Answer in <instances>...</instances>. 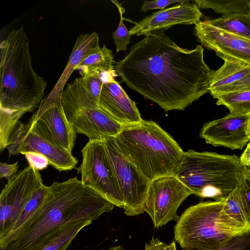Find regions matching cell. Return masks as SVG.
<instances>
[{
	"mask_svg": "<svg viewBox=\"0 0 250 250\" xmlns=\"http://www.w3.org/2000/svg\"><path fill=\"white\" fill-rule=\"evenodd\" d=\"M204 48H183L163 31L145 36L116 62L115 70L128 87L166 112L184 110L209 92L215 70L204 59Z\"/></svg>",
	"mask_w": 250,
	"mask_h": 250,
	"instance_id": "obj_1",
	"label": "cell"
},
{
	"mask_svg": "<svg viewBox=\"0 0 250 250\" xmlns=\"http://www.w3.org/2000/svg\"><path fill=\"white\" fill-rule=\"evenodd\" d=\"M114 206L77 177L47 187L42 202L0 250H66L78 233Z\"/></svg>",
	"mask_w": 250,
	"mask_h": 250,
	"instance_id": "obj_2",
	"label": "cell"
},
{
	"mask_svg": "<svg viewBox=\"0 0 250 250\" xmlns=\"http://www.w3.org/2000/svg\"><path fill=\"white\" fill-rule=\"evenodd\" d=\"M30 41L23 26L11 31L0 44V149L27 112L37 109L46 97L47 83L34 71Z\"/></svg>",
	"mask_w": 250,
	"mask_h": 250,
	"instance_id": "obj_3",
	"label": "cell"
},
{
	"mask_svg": "<svg viewBox=\"0 0 250 250\" xmlns=\"http://www.w3.org/2000/svg\"><path fill=\"white\" fill-rule=\"evenodd\" d=\"M121 152L150 182L174 175L184 151L157 123L143 120L124 126L115 137Z\"/></svg>",
	"mask_w": 250,
	"mask_h": 250,
	"instance_id": "obj_4",
	"label": "cell"
},
{
	"mask_svg": "<svg viewBox=\"0 0 250 250\" xmlns=\"http://www.w3.org/2000/svg\"><path fill=\"white\" fill-rule=\"evenodd\" d=\"M245 173L236 155L214 152H185L175 176L193 194L223 202Z\"/></svg>",
	"mask_w": 250,
	"mask_h": 250,
	"instance_id": "obj_5",
	"label": "cell"
},
{
	"mask_svg": "<svg viewBox=\"0 0 250 250\" xmlns=\"http://www.w3.org/2000/svg\"><path fill=\"white\" fill-rule=\"evenodd\" d=\"M224 202L206 201L187 208L174 227V239L184 249L216 250L250 229L227 216Z\"/></svg>",
	"mask_w": 250,
	"mask_h": 250,
	"instance_id": "obj_6",
	"label": "cell"
},
{
	"mask_svg": "<svg viewBox=\"0 0 250 250\" xmlns=\"http://www.w3.org/2000/svg\"><path fill=\"white\" fill-rule=\"evenodd\" d=\"M102 140L123 201L124 214L143 213L150 181L121 152L114 137Z\"/></svg>",
	"mask_w": 250,
	"mask_h": 250,
	"instance_id": "obj_7",
	"label": "cell"
},
{
	"mask_svg": "<svg viewBox=\"0 0 250 250\" xmlns=\"http://www.w3.org/2000/svg\"><path fill=\"white\" fill-rule=\"evenodd\" d=\"M81 152L83 160L78 171L83 184L114 206L123 208V201L103 140H89Z\"/></svg>",
	"mask_w": 250,
	"mask_h": 250,
	"instance_id": "obj_8",
	"label": "cell"
},
{
	"mask_svg": "<svg viewBox=\"0 0 250 250\" xmlns=\"http://www.w3.org/2000/svg\"><path fill=\"white\" fill-rule=\"evenodd\" d=\"M7 179L0 195V238L9 232L26 204L43 185L39 170L29 165Z\"/></svg>",
	"mask_w": 250,
	"mask_h": 250,
	"instance_id": "obj_9",
	"label": "cell"
},
{
	"mask_svg": "<svg viewBox=\"0 0 250 250\" xmlns=\"http://www.w3.org/2000/svg\"><path fill=\"white\" fill-rule=\"evenodd\" d=\"M191 194L189 189L175 176H165L150 182L144 211L150 217L155 228L177 221L178 208Z\"/></svg>",
	"mask_w": 250,
	"mask_h": 250,
	"instance_id": "obj_10",
	"label": "cell"
},
{
	"mask_svg": "<svg viewBox=\"0 0 250 250\" xmlns=\"http://www.w3.org/2000/svg\"><path fill=\"white\" fill-rule=\"evenodd\" d=\"M26 124L34 133L72 153L77 133L65 114L61 101L48 105L41 104Z\"/></svg>",
	"mask_w": 250,
	"mask_h": 250,
	"instance_id": "obj_11",
	"label": "cell"
},
{
	"mask_svg": "<svg viewBox=\"0 0 250 250\" xmlns=\"http://www.w3.org/2000/svg\"><path fill=\"white\" fill-rule=\"evenodd\" d=\"M7 148L10 156L27 152L41 154L46 157L51 166L59 171L72 170L78 163L72 153L49 143L20 121L9 138Z\"/></svg>",
	"mask_w": 250,
	"mask_h": 250,
	"instance_id": "obj_12",
	"label": "cell"
},
{
	"mask_svg": "<svg viewBox=\"0 0 250 250\" xmlns=\"http://www.w3.org/2000/svg\"><path fill=\"white\" fill-rule=\"evenodd\" d=\"M250 115L226 116L204 125L200 136L207 144L231 150L242 149L250 141L249 129Z\"/></svg>",
	"mask_w": 250,
	"mask_h": 250,
	"instance_id": "obj_13",
	"label": "cell"
},
{
	"mask_svg": "<svg viewBox=\"0 0 250 250\" xmlns=\"http://www.w3.org/2000/svg\"><path fill=\"white\" fill-rule=\"evenodd\" d=\"M194 35L202 45L222 59L236 60L250 64V40L214 27L206 20L195 24Z\"/></svg>",
	"mask_w": 250,
	"mask_h": 250,
	"instance_id": "obj_14",
	"label": "cell"
},
{
	"mask_svg": "<svg viewBox=\"0 0 250 250\" xmlns=\"http://www.w3.org/2000/svg\"><path fill=\"white\" fill-rule=\"evenodd\" d=\"M202 15L196 4L188 0L153 13L135 22L129 32L131 35L146 36L176 24H195L200 21Z\"/></svg>",
	"mask_w": 250,
	"mask_h": 250,
	"instance_id": "obj_15",
	"label": "cell"
},
{
	"mask_svg": "<svg viewBox=\"0 0 250 250\" xmlns=\"http://www.w3.org/2000/svg\"><path fill=\"white\" fill-rule=\"evenodd\" d=\"M99 107L124 126L138 124L143 120L135 103L115 79L104 83Z\"/></svg>",
	"mask_w": 250,
	"mask_h": 250,
	"instance_id": "obj_16",
	"label": "cell"
},
{
	"mask_svg": "<svg viewBox=\"0 0 250 250\" xmlns=\"http://www.w3.org/2000/svg\"><path fill=\"white\" fill-rule=\"evenodd\" d=\"M68 120L76 133L85 135L89 140H101L105 137H115L124 127L99 106L80 109Z\"/></svg>",
	"mask_w": 250,
	"mask_h": 250,
	"instance_id": "obj_17",
	"label": "cell"
},
{
	"mask_svg": "<svg viewBox=\"0 0 250 250\" xmlns=\"http://www.w3.org/2000/svg\"><path fill=\"white\" fill-rule=\"evenodd\" d=\"M100 48L99 36L96 32L79 36L61 76L41 104L48 105L61 101L64 86L73 72L85 58Z\"/></svg>",
	"mask_w": 250,
	"mask_h": 250,
	"instance_id": "obj_18",
	"label": "cell"
},
{
	"mask_svg": "<svg viewBox=\"0 0 250 250\" xmlns=\"http://www.w3.org/2000/svg\"><path fill=\"white\" fill-rule=\"evenodd\" d=\"M223 65L213 74L209 86L211 94L250 73V64L236 60L223 58Z\"/></svg>",
	"mask_w": 250,
	"mask_h": 250,
	"instance_id": "obj_19",
	"label": "cell"
},
{
	"mask_svg": "<svg viewBox=\"0 0 250 250\" xmlns=\"http://www.w3.org/2000/svg\"><path fill=\"white\" fill-rule=\"evenodd\" d=\"M114 56L105 45L89 55L77 67L81 77L98 76L103 79L104 75L115 70Z\"/></svg>",
	"mask_w": 250,
	"mask_h": 250,
	"instance_id": "obj_20",
	"label": "cell"
},
{
	"mask_svg": "<svg viewBox=\"0 0 250 250\" xmlns=\"http://www.w3.org/2000/svg\"><path fill=\"white\" fill-rule=\"evenodd\" d=\"M244 174L235 188L223 201V210L229 217L250 229L244 195Z\"/></svg>",
	"mask_w": 250,
	"mask_h": 250,
	"instance_id": "obj_21",
	"label": "cell"
},
{
	"mask_svg": "<svg viewBox=\"0 0 250 250\" xmlns=\"http://www.w3.org/2000/svg\"><path fill=\"white\" fill-rule=\"evenodd\" d=\"M209 24L229 33L250 40V15L233 14L206 20Z\"/></svg>",
	"mask_w": 250,
	"mask_h": 250,
	"instance_id": "obj_22",
	"label": "cell"
},
{
	"mask_svg": "<svg viewBox=\"0 0 250 250\" xmlns=\"http://www.w3.org/2000/svg\"><path fill=\"white\" fill-rule=\"evenodd\" d=\"M199 8L212 9L223 15L250 14V0H194Z\"/></svg>",
	"mask_w": 250,
	"mask_h": 250,
	"instance_id": "obj_23",
	"label": "cell"
},
{
	"mask_svg": "<svg viewBox=\"0 0 250 250\" xmlns=\"http://www.w3.org/2000/svg\"><path fill=\"white\" fill-rule=\"evenodd\" d=\"M216 104L226 106L230 113L236 115H250V91L229 92L215 97Z\"/></svg>",
	"mask_w": 250,
	"mask_h": 250,
	"instance_id": "obj_24",
	"label": "cell"
},
{
	"mask_svg": "<svg viewBox=\"0 0 250 250\" xmlns=\"http://www.w3.org/2000/svg\"><path fill=\"white\" fill-rule=\"evenodd\" d=\"M117 7L120 14V21L117 29L112 33V36L116 46L117 52L127 49V45L130 43L131 34L125 25L123 21L124 9L116 0H111Z\"/></svg>",
	"mask_w": 250,
	"mask_h": 250,
	"instance_id": "obj_25",
	"label": "cell"
},
{
	"mask_svg": "<svg viewBox=\"0 0 250 250\" xmlns=\"http://www.w3.org/2000/svg\"><path fill=\"white\" fill-rule=\"evenodd\" d=\"M81 83L86 91L98 103L104 81L98 76H91L85 78L81 77Z\"/></svg>",
	"mask_w": 250,
	"mask_h": 250,
	"instance_id": "obj_26",
	"label": "cell"
},
{
	"mask_svg": "<svg viewBox=\"0 0 250 250\" xmlns=\"http://www.w3.org/2000/svg\"><path fill=\"white\" fill-rule=\"evenodd\" d=\"M242 91H250V73L242 79L221 88L211 95L215 98L217 96L222 94Z\"/></svg>",
	"mask_w": 250,
	"mask_h": 250,
	"instance_id": "obj_27",
	"label": "cell"
},
{
	"mask_svg": "<svg viewBox=\"0 0 250 250\" xmlns=\"http://www.w3.org/2000/svg\"><path fill=\"white\" fill-rule=\"evenodd\" d=\"M248 234L236 237L223 247L213 250H244L249 242ZM182 250H210L198 249H184Z\"/></svg>",
	"mask_w": 250,
	"mask_h": 250,
	"instance_id": "obj_28",
	"label": "cell"
},
{
	"mask_svg": "<svg viewBox=\"0 0 250 250\" xmlns=\"http://www.w3.org/2000/svg\"><path fill=\"white\" fill-rule=\"evenodd\" d=\"M26 159L28 164L38 170L46 168L49 165L46 157L39 153L35 152H27L22 154Z\"/></svg>",
	"mask_w": 250,
	"mask_h": 250,
	"instance_id": "obj_29",
	"label": "cell"
},
{
	"mask_svg": "<svg viewBox=\"0 0 250 250\" xmlns=\"http://www.w3.org/2000/svg\"><path fill=\"white\" fill-rule=\"evenodd\" d=\"M188 0H156L153 1H145L141 8V11L146 12L149 10L164 8L171 4L175 3H183Z\"/></svg>",
	"mask_w": 250,
	"mask_h": 250,
	"instance_id": "obj_30",
	"label": "cell"
},
{
	"mask_svg": "<svg viewBox=\"0 0 250 250\" xmlns=\"http://www.w3.org/2000/svg\"><path fill=\"white\" fill-rule=\"evenodd\" d=\"M19 164L18 162L12 164L4 163H0V178H8L16 174L18 171Z\"/></svg>",
	"mask_w": 250,
	"mask_h": 250,
	"instance_id": "obj_31",
	"label": "cell"
},
{
	"mask_svg": "<svg viewBox=\"0 0 250 250\" xmlns=\"http://www.w3.org/2000/svg\"><path fill=\"white\" fill-rule=\"evenodd\" d=\"M244 195L250 222V168L245 167Z\"/></svg>",
	"mask_w": 250,
	"mask_h": 250,
	"instance_id": "obj_32",
	"label": "cell"
},
{
	"mask_svg": "<svg viewBox=\"0 0 250 250\" xmlns=\"http://www.w3.org/2000/svg\"><path fill=\"white\" fill-rule=\"evenodd\" d=\"M167 246L158 238H152L148 244H146L145 250H166Z\"/></svg>",
	"mask_w": 250,
	"mask_h": 250,
	"instance_id": "obj_33",
	"label": "cell"
},
{
	"mask_svg": "<svg viewBox=\"0 0 250 250\" xmlns=\"http://www.w3.org/2000/svg\"><path fill=\"white\" fill-rule=\"evenodd\" d=\"M240 160L244 167L250 168V142L247 145L246 148L240 157Z\"/></svg>",
	"mask_w": 250,
	"mask_h": 250,
	"instance_id": "obj_34",
	"label": "cell"
},
{
	"mask_svg": "<svg viewBox=\"0 0 250 250\" xmlns=\"http://www.w3.org/2000/svg\"><path fill=\"white\" fill-rule=\"evenodd\" d=\"M166 250H177L175 242L174 241H172L169 245H168Z\"/></svg>",
	"mask_w": 250,
	"mask_h": 250,
	"instance_id": "obj_35",
	"label": "cell"
},
{
	"mask_svg": "<svg viewBox=\"0 0 250 250\" xmlns=\"http://www.w3.org/2000/svg\"><path fill=\"white\" fill-rule=\"evenodd\" d=\"M107 250H125L121 246H113Z\"/></svg>",
	"mask_w": 250,
	"mask_h": 250,
	"instance_id": "obj_36",
	"label": "cell"
},
{
	"mask_svg": "<svg viewBox=\"0 0 250 250\" xmlns=\"http://www.w3.org/2000/svg\"><path fill=\"white\" fill-rule=\"evenodd\" d=\"M249 131L250 133V115L249 122Z\"/></svg>",
	"mask_w": 250,
	"mask_h": 250,
	"instance_id": "obj_37",
	"label": "cell"
},
{
	"mask_svg": "<svg viewBox=\"0 0 250 250\" xmlns=\"http://www.w3.org/2000/svg\"><path fill=\"white\" fill-rule=\"evenodd\" d=\"M249 7H250V3L249 4Z\"/></svg>",
	"mask_w": 250,
	"mask_h": 250,
	"instance_id": "obj_38",
	"label": "cell"
}]
</instances>
